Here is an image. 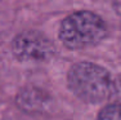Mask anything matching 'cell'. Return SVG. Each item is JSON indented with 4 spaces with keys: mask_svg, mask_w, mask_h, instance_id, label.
<instances>
[{
    "mask_svg": "<svg viewBox=\"0 0 121 120\" xmlns=\"http://www.w3.org/2000/svg\"><path fill=\"white\" fill-rule=\"evenodd\" d=\"M107 35V27L100 17L91 12L72 13L60 25L59 38L70 49H82L100 43Z\"/></svg>",
    "mask_w": 121,
    "mask_h": 120,
    "instance_id": "cell-2",
    "label": "cell"
},
{
    "mask_svg": "<svg viewBox=\"0 0 121 120\" xmlns=\"http://www.w3.org/2000/svg\"><path fill=\"white\" fill-rule=\"evenodd\" d=\"M97 120H121V105H109L104 107Z\"/></svg>",
    "mask_w": 121,
    "mask_h": 120,
    "instance_id": "cell-4",
    "label": "cell"
},
{
    "mask_svg": "<svg viewBox=\"0 0 121 120\" xmlns=\"http://www.w3.org/2000/svg\"><path fill=\"white\" fill-rule=\"evenodd\" d=\"M13 50L18 58L23 61H43L53 53V45L41 34L27 31L18 35L13 43Z\"/></svg>",
    "mask_w": 121,
    "mask_h": 120,
    "instance_id": "cell-3",
    "label": "cell"
},
{
    "mask_svg": "<svg viewBox=\"0 0 121 120\" xmlns=\"http://www.w3.org/2000/svg\"><path fill=\"white\" fill-rule=\"evenodd\" d=\"M68 83L72 92L89 103L106 101L113 90V81L108 71L90 62H80L71 67Z\"/></svg>",
    "mask_w": 121,
    "mask_h": 120,
    "instance_id": "cell-1",
    "label": "cell"
},
{
    "mask_svg": "<svg viewBox=\"0 0 121 120\" xmlns=\"http://www.w3.org/2000/svg\"><path fill=\"white\" fill-rule=\"evenodd\" d=\"M115 5H116V8H117V10H119V13H121V0H116Z\"/></svg>",
    "mask_w": 121,
    "mask_h": 120,
    "instance_id": "cell-5",
    "label": "cell"
}]
</instances>
